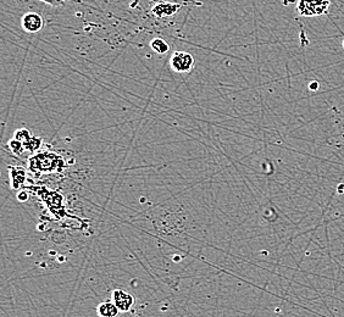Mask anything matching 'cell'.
<instances>
[{"mask_svg": "<svg viewBox=\"0 0 344 317\" xmlns=\"http://www.w3.org/2000/svg\"><path fill=\"white\" fill-rule=\"evenodd\" d=\"M28 166L33 172H58L64 168L65 160L55 153H38L30 158Z\"/></svg>", "mask_w": 344, "mask_h": 317, "instance_id": "cell-1", "label": "cell"}, {"mask_svg": "<svg viewBox=\"0 0 344 317\" xmlns=\"http://www.w3.org/2000/svg\"><path fill=\"white\" fill-rule=\"evenodd\" d=\"M330 7V0H299L298 11L302 16H321L327 12Z\"/></svg>", "mask_w": 344, "mask_h": 317, "instance_id": "cell-2", "label": "cell"}, {"mask_svg": "<svg viewBox=\"0 0 344 317\" xmlns=\"http://www.w3.org/2000/svg\"><path fill=\"white\" fill-rule=\"evenodd\" d=\"M171 66L177 72H188L194 66V58L187 52H177L172 55Z\"/></svg>", "mask_w": 344, "mask_h": 317, "instance_id": "cell-3", "label": "cell"}, {"mask_svg": "<svg viewBox=\"0 0 344 317\" xmlns=\"http://www.w3.org/2000/svg\"><path fill=\"white\" fill-rule=\"evenodd\" d=\"M112 303L117 306L120 311L126 313V311H130L131 308L135 304V298H133L132 294L127 293V291L122 289H115L112 291Z\"/></svg>", "mask_w": 344, "mask_h": 317, "instance_id": "cell-4", "label": "cell"}, {"mask_svg": "<svg viewBox=\"0 0 344 317\" xmlns=\"http://www.w3.org/2000/svg\"><path fill=\"white\" fill-rule=\"evenodd\" d=\"M44 26L43 17L35 12H27L22 17V27L28 33H37Z\"/></svg>", "mask_w": 344, "mask_h": 317, "instance_id": "cell-5", "label": "cell"}, {"mask_svg": "<svg viewBox=\"0 0 344 317\" xmlns=\"http://www.w3.org/2000/svg\"><path fill=\"white\" fill-rule=\"evenodd\" d=\"M181 5L178 4H170V2H159L154 5L153 14L156 17H170L173 16L179 10Z\"/></svg>", "mask_w": 344, "mask_h": 317, "instance_id": "cell-6", "label": "cell"}, {"mask_svg": "<svg viewBox=\"0 0 344 317\" xmlns=\"http://www.w3.org/2000/svg\"><path fill=\"white\" fill-rule=\"evenodd\" d=\"M120 310L114 303L110 301H105V303L99 304L97 308V314L99 317H116Z\"/></svg>", "mask_w": 344, "mask_h": 317, "instance_id": "cell-7", "label": "cell"}, {"mask_svg": "<svg viewBox=\"0 0 344 317\" xmlns=\"http://www.w3.org/2000/svg\"><path fill=\"white\" fill-rule=\"evenodd\" d=\"M25 171L22 168L19 167H10V177L12 180V185L14 187H17L19 185H22L25 181Z\"/></svg>", "mask_w": 344, "mask_h": 317, "instance_id": "cell-8", "label": "cell"}, {"mask_svg": "<svg viewBox=\"0 0 344 317\" xmlns=\"http://www.w3.org/2000/svg\"><path fill=\"white\" fill-rule=\"evenodd\" d=\"M150 47L154 52H156L158 54H165L169 52V44L161 38H155V39L151 40Z\"/></svg>", "mask_w": 344, "mask_h": 317, "instance_id": "cell-9", "label": "cell"}, {"mask_svg": "<svg viewBox=\"0 0 344 317\" xmlns=\"http://www.w3.org/2000/svg\"><path fill=\"white\" fill-rule=\"evenodd\" d=\"M32 137L33 135L31 134V132L28 131V129H19V131H16V133H15L14 138L19 140V142H21L24 145H26L28 142H30Z\"/></svg>", "mask_w": 344, "mask_h": 317, "instance_id": "cell-10", "label": "cell"}, {"mask_svg": "<svg viewBox=\"0 0 344 317\" xmlns=\"http://www.w3.org/2000/svg\"><path fill=\"white\" fill-rule=\"evenodd\" d=\"M40 144H42V139H40V138L32 137L30 142L25 145V149L30 150V152H37V150L39 149Z\"/></svg>", "mask_w": 344, "mask_h": 317, "instance_id": "cell-11", "label": "cell"}, {"mask_svg": "<svg viewBox=\"0 0 344 317\" xmlns=\"http://www.w3.org/2000/svg\"><path fill=\"white\" fill-rule=\"evenodd\" d=\"M9 147H10V149L12 150L14 153H16V154H21V153H24V150L25 149V145L22 144L21 142H19L17 139H12L11 142H9Z\"/></svg>", "mask_w": 344, "mask_h": 317, "instance_id": "cell-12", "label": "cell"}, {"mask_svg": "<svg viewBox=\"0 0 344 317\" xmlns=\"http://www.w3.org/2000/svg\"><path fill=\"white\" fill-rule=\"evenodd\" d=\"M40 1L56 7V6H61V5H64V1H65V0H40Z\"/></svg>", "mask_w": 344, "mask_h": 317, "instance_id": "cell-13", "label": "cell"}, {"mask_svg": "<svg viewBox=\"0 0 344 317\" xmlns=\"http://www.w3.org/2000/svg\"><path fill=\"white\" fill-rule=\"evenodd\" d=\"M309 88L311 89V91H314V89L319 88V84H317V82H311V84H310Z\"/></svg>", "mask_w": 344, "mask_h": 317, "instance_id": "cell-14", "label": "cell"}, {"mask_svg": "<svg viewBox=\"0 0 344 317\" xmlns=\"http://www.w3.org/2000/svg\"><path fill=\"white\" fill-rule=\"evenodd\" d=\"M343 48H344V40H343Z\"/></svg>", "mask_w": 344, "mask_h": 317, "instance_id": "cell-15", "label": "cell"}]
</instances>
